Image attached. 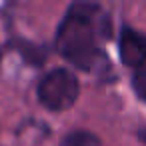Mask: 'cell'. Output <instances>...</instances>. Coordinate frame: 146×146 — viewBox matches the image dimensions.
<instances>
[{"instance_id":"obj_1","label":"cell","mask_w":146,"mask_h":146,"mask_svg":"<svg viewBox=\"0 0 146 146\" xmlns=\"http://www.w3.org/2000/svg\"><path fill=\"white\" fill-rule=\"evenodd\" d=\"M100 22L96 4H72L56 34L58 52L74 66L88 70L98 56Z\"/></svg>"},{"instance_id":"obj_2","label":"cell","mask_w":146,"mask_h":146,"mask_svg":"<svg viewBox=\"0 0 146 146\" xmlns=\"http://www.w3.org/2000/svg\"><path fill=\"white\" fill-rule=\"evenodd\" d=\"M78 96V80L68 70H52L38 84V98L50 110H64Z\"/></svg>"},{"instance_id":"obj_3","label":"cell","mask_w":146,"mask_h":146,"mask_svg":"<svg viewBox=\"0 0 146 146\" xmlns=\"http://www.w3.org/2000/svg\"><path fill=\"white\" fill-rule=\"evenodd\" d=\"M120 56L126 66H144L146 64V36L132 30L124 28L120 36Z\"/></svg>"},{"instance_id":"obj_4","label":"cell","mask_w":146,"mask_h":146,"mask_svg":"<svg viewBox=\"0 0 146 146\" xmlns=\"http://www.w3.org/2000/svg\"><path fill=\"white\" fill-rule=\"evenodd\" d=\"M62 146H100V140L84 130H76L62 140Z\"/></svg>"},{"instance_id":"obj_5","label":"cell","mask_w":146,"mask_h":146,"mask_svg":"<svg viewBox=\"0 0 146 146\" xmlns=\"http://www.w3.org/2000/svg\"><path fill=\"white\" fill-rule=\"evenodd\" d=\"M132 84H134L136 94H138L142 100H146V64L140 66V68H136L134 78H132Z\"/></svg>"},{"instance_id":"obj_6","label":"cell","mask_w":146,"mask_h":146,"mask_svg":"<svg viewBox=\"0 0 146 146\" xmlns=\"http://www.w3.org/2000/svg\"><path fill=\"white\" fill-rule=\"evenodd\" d=\"M142 138H144V140H146V130H144V132H142Z\"/></svg>"}]
</instances>
